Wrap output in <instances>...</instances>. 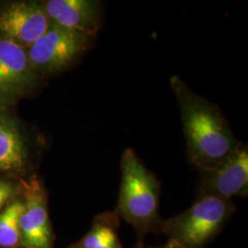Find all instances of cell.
<instances>
[{
	"mask_svg": "<svg viewBox=\"0 0 248 248\" xmlns=\"http://www.w3.org/2000/svg\"><path fill=\"white\" fill-rule=\"evenodd\" d=\"M153 248V247H146L144 244H143V242H142V240H140L133 248Z\"/></svg>",
	"mask_w": 248,
	"mask_h": 248,
	"instance_id": "9a60e30c",
	"label": "cell"
},
{
	"mask_svg": "<svg viewBox=\"0 0 248 248\" xmlns=\"http://www.w3.org/2000/svg\"><path fill=\"white\" fill-rule=\"evenodd\" d=\"M43 7L55 25L96 38L103 22V4L97 0H47Z\"/></svg>",
	"mask_w": 248,
	"mask_h": 248,
	"instance_id": "30bf717a",
	"label": "cell"
},
{
	"mask_svg": "<svg viewBox=\"0 0 248 248\" xmlns=\"http://www.w3.org/2000/svg\"><path fill=\"white\" fill-rule=\"evenodd\" d=\"M180 109L189 162L201 172L218 167L240 141L217 105L192 91L179 77L170 79Z\"/></svg>",
	"mask_w": 248,
	"mask_h": 248,
	"instance_id": "6da1fadb",
	"label": "cell"
},
{
	"mask_svg": "<svg viewBox=\"0 0 248 248\" xmlns=\"http://www.w3.org/2000/svg\"><path fill=\"white\" fill-rule=\"evenodd\" d=\"M51 25L42 2H0V38L30 48Z\"/></svg>",
	"mask_w": 248,
	"mask_h": 248,
	"instance_id": "ba28073f",
	"label": "cell"
},
{
	"mask_svg": "<svg viewBox=\"0 0 248 248\" xmlns=\"http://www.w3.org/2000/svg\"><path fill=\"white\" fill-rule=\"evenodd\" d=\"M248 193V147L238 146L215 169L201 172L198 197L213 196L224 200L247 197Z\"/></svg>",
	"mask_w": 248,
	"mask_h": 248,
	"instance_id": "9c48e42d",
	"label": "cell"
},
{
	"mask_svg": "<svg viewBox=\"0 0 248 248\" xmlns=\"http://www.w3.org/2000/svg\"><path fill=\"white\" fill-rule=\"evenodd\" d=\"M120 218L115 212L97 215L90 230L66 248H124L119 237Z\"/></svg>",
	"mask_w": 248,
	"mask_h": 248,
	"instance_id": "8fae6325",
	"label": "cell"
},
{
	"mask_svg": "<svg viewBox=\"0 0 248 248\" xmlns=\"http://www.w3.org/2000/svg\"><path fill=\"white\" fill-rule=\"evenodd\" d=\"M121 171L122 180L114 212L120 219L133 226L141 239L151 232L158 233L163 219L159 214L161 185L157 177L131 148L124 152Z\"/></svg>",
	"mask_w": 248,
	"mask_h": 248,
	"instance_id": "7a4b0ae2",
	"label": "cell"
},
{
	"mask_svg": "<svg viewBox=\"0 0 248 248\" xmlns=\"http://www.w3.org/2000/svg\"><path fill=\"white\" fill-rule=\"evenodd\" d=\"M234 212L232 200L198 197L184 213L163 220L160 232L182 248H205L221 232Z\"/></svg>",
	"mask_w": 248,
	"mask_h": 248,
	"instance_id": "3957f363",
	"label": "cell"
},
{
	"mask_svg": "<svg viewBox=\"0 0 248 248\" xmlns=\"http://www.w3.org/2000/svg\"><path fill=\"white\" fill-rule=\"evenodd\" d=\"M42 79L26 49L0 38V108H14L35 92Z\"/></svg>",
	"mask_w": 248,
	"mask_h": 248,
	"instance_id": "8992f818",
	"label": "cell"
},
{
	"mask_svg": "<svg viewBox=\"0 0 248 248\" xmlns=\"http://www.w3.org/2000/svg\"><path fill=\"white\" fill-rule=\"evenodd\" d=\"M182 248L179 245H177V243H175V242H173V241H171V240H169L168 241V243L166 244V245H164V246H162V247H160V248Z\"/></svg>",
	"mask_w": 248,
	"mask_h": 248,
	"instance_id": "5bb4252c",
	"label": "cell"
},
{
	"mask_svg": "<svg viewBox=\"0 0 248 248\" xmlns=\"http://www.w3.org/2000/svg\"><path fill=\"white\" fill-rule=\"evenodd\" d=\"M22 181L0 175V213L9 203L22 194Z\"/></svg>",
	"mask_w": 248,
	"mask_h": 248,
	"instance_id": "4fadbf2b",
	"label": "cell"
},
{
	"mask_svg": "<svg viewBox=\"0 0 248 248\" xmlns=\"http://www.w3.org/2000/svg\"><path fill=\"white\" fill-rule=\"evenodd\" d=\"M45 144L13 108H0V175L18 180L33 176Z\"/></svg>",
	"mask_w": 248,
	"mask_h": 248,
	"instance_id": "277c9868",
	"label": "cell"
},
{
	"mask_svg": "<svg viewBox=\"0 0 248 248\" xmlns=\"http://www.w3.org/2000/svg\"><path fill=\"white\" fill-rule=\"evenodd\" d=\"M95 38L51 23L44 35L27 49L31 62L43 78L65 71L87 53Z\"/></svg>",
	"mask_w": 248,
	"mask_h": 248,
	"instance_id": "5b68a950",
	"label": "cell"
},
{
	"mask_svg": "<svg viewBox=\"0 0 248 248\" xmlns=\"http://www.w3.org/2000/svg\"><path fill=\"white\" fill-rule=\"evenodd\" d=\"M23 210L19 217L20 248H53L54 232L48 196L37 174L22 181Z\"/></svg>",
	"mask_w": 248,
	"mask_h": 248,
	"instance_id": "52a82bcc",
	"label": "cell"
},
{
	"mask_svg": "<svg viewBox=\"0 0 248 248\" xmlns=\"http://www.w3.org/2000/svg\"><path fill=\"white\" fill-rule=\"evenodd\" d=\"M23 206L21 194L0 213V248H20L19 217Z\"/></svg>",
	"mask_w": 248,
	"mask_h": 248,
	"instance_id": "7c38bea8",
	"label": "cell"
}]
</instances>
